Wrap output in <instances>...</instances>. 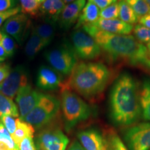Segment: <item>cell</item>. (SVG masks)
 Listing matches in <instances>:
<instances>
[{"label":"cell","mask_w":150,"mask_h":150,"mask_svg":"<svg viewBox=\"0 0 150 150\" xmlns=\"http://www.w3.org/2000/svg\"><path fill=\"white\" fill-rule=\"evenodd\" d=\"M138 22H139L140 24H142V25L150 29V14L140 17L138 19Z\"/></svg>","instance_id":"38"},{"label":"cell","mask_w":150,"mask_h":150,"mask_svg":"<svg viewBox=\"0 0 150 150\" xmlns=\"http://www.w3.org/2000/svg\"><path fill=\"white\" fill-rule=\"evenodd\" d=\"M77 137L81 145L86 150H111L107 138L96 129L80 131Z\"/></svg>","instance_id":"13"},{"label":"cell","mask_w":150,"mask_h":150,"mask_svg":"<svg viewBox=\"0 0 150 150\" xmlns=\"http://www.w3.org/2000/svg\"><path fill=\"white\" fill-rule=\"evenodd\" d=\"M147 49L148 53H149V55L150 56V41L147 44Z\"/></svg>","instance_id":"42"},{"label":"cell","mask_w":150,"mask_h":150,"mask_svg":"<svg viewBox=\"0 0 150 150\" xmlns=\"http://www.w3.org/2000/svg\"><path fill=\"white\" fill-rule=\"evenodd\" d=\"M42 93L33 89L31 85L23 86L19 90L16 103L20 112V119L22 120L34 108L40 100Z\"/></svg>","instance_id":"11"},{"label":"cell","mask_w":150,"mask_h":150,"mask_svg":"<svg viewBox=\"0 0 150 150\" xmlns=\"http://www.w3.org/2000/svg\"><path fill=\"white\" fill-rule=\"evenodd\" d=\"M0 45L4 48L8 57H12L14 55L16 52V44L13 38L10 35L3 33V38Z\"/></svg>","instance_id":"30"},{"label":"cell","mask_w":150,"mask_h":150,"mask_svg":"<svg viewBox=\"0 0 150 150\" xmlns=\"http://www.w3.org/2000/svg\"><path fill=\"white\" fill-rule=\"evenodd\" d=\"M33 133L34 128L30 124L18 118L16 129L13 134L11 135V138L13 140L15 144L19 146L24 138L29 136L33 137Z\"/></svg>","instance_id":"21"},{"label":"cell","mask_w":150,"mask_h":150,"mask_svg":"<svg viewBox=\"0 0 150 150\" xmlns=\"http://www.w3.org/2000/svg\"><path fill=\"white\" fill-rule=\"evenodd\" d=\"M139 90L136 81L129 73L124 72L116 79L109 97L110 116L116 125L129 127L139 120Z\"/></svg>","instance_id":"2"},{"label":"cell","mask_w":150,"mask_h":150,"mask_svg":"<svg viewBox=\"0 0 150 150\" xmlns=\"http://www.w3.org/2000/svg\"><path fill=\"white\" fill-rule=\"evenodd\" d=\"M119 17V4L114 3L100 11L99 18L105 20L117 19Z\"/></svg>","instance_id":"29"},{"label":"cell","mask_w":150,"mask_h":150,"mask_svg":"<svg viewBox=\"0 0 150 150\" xmlns=\"http://www.w3.org/2000/svg\"><path fill=\"white\" fill-rule=\"evenodd\" d=\"M36 1H38V2L40 3V4H42L45 1V0H36Z\"/></svg>","instance_id":"45"},{"label":"cell","mask_w":150,"mask_h":150,"mask_svg":"<svg viewBox=\"0 0 150 150\" xmlns=\"http://www.w3.org/2000/svg\"><path fill=\"white\" fill-rule=\"evenodd\" d=\"M145 1L147 2L148 6H149V13H150V0H145Z\"/></svg>","instance_id":"44"},{"label":"cell","mask_w":150,"mask_h":150,"mask_svg":"<svg viewBox=\"0 0 150 150\" xmlns=\"http://www.w3.org/2000/svg\"><path fill=\"white\" fill-rule=\"evenodd\" d=\"M17 120L18 118L12 115H4L0 119V122L3 124L5 128L7 129L11 136L13 134L17 127Z\"/></svg>","instance_id":"31"},{"label":"cell","mask_w":150,"mask_h":150,"mask_svg":"<svg viewBox=\"0 0 150 150\" xmlns=\"http://www.w3.org/2000/svg\"><path fill=\"white\" fill-rule=\"evenodd\" d=\"M14 150H20V148H19V146L18 145H16V148H15Z\"/></svg>","instance_id":"46"},{"label":"cell","mask_w":150,"mask_h":150,"mask_svg":"<svg viewBox=\"0 0 150 150\" xmlns=\"http://www.w3.org/2000/svg\"><path fill=\"white\" fill-rule=\"evenodd\" d=\"M99 14L100 11L98 7L91 1H88L81 11L75 29L95 23L99 18Z\"/></svg>","instance_id":"17"},{"label":"cell","mask_w":150,"mask_h":150,"mask_svg":"<svg viewBox=\"0 0 150 150\" xmlns=\"http://www.w3.org/2000/svg\"><path fill=\"white\" fill-rule=\"evenodd\" d=\"M117 0H88V1L93 3L100 9H104L108 6L115 3Z\"/></svg>","instance_id":"36"},{"label":"cell","mask_w":150,"mask_h":150,"mask_svg":"<svg viewBox=\"0 0 150 150\" xmlns=\"http://www.w3.org/2000/svg\"><path fill=\"white\" fill-rule=\"evenodd\" d=\"M134 37L138 42L142 44H147L150 41V29L138 24L134 27Z\"/></svg>","instance_id":"28"},{"label":"cell","mask_w":150,"mask_h":150,"mask_svg":"<svg viewBox=\"0 0 150 150\" xmlns=\"http://www.w3.org/2000/svg\"><path fill=\"white\" fill-rule=\"evenodd\" d=\"M60 108L61 102L55 96L42 94L36 106L22 120L30 124L33 128L41 129L54 120Z\"/></svg>","instance_id":"5"},{"label":"cell","mask_w":150,"mask_h":150,"mask_svg":"<svg viewBox=\"0 0 150 150\" xmlns=\"http://www.w3.org/2000/svg\"><path fill=\"white\" fill-rule=\"evenodd\" d=\"M118 4L120 20L131 25L138 22L139 18L125 0H120Z\"/></svg>","instance_id":"23"},{"label":"cell","mask_w":150,"mask_h":150,"mask_svg":"<svg viewBox=\"0 0 150 150\" xmlns=\"http://www.w3.org/2000/svg\"><path fill=\"white\" fill-rule=\"evenodd\" d=\"M21 4V11L22 13L35 16L40 11L41 4L36 0H20Z\"/></svg>","instance_id":"26"},{"label":"cell","mask_w":150,"mask_h":150,"mask_svg":"<svg viewBox=\"0 0 150 150\" xmlns=\"http://www.w3.org/2000/svg\"><path fill=\"white\" fill-rule=\"evenodd\" d=\"M124 140L129 150H150V122L129 126L124 134Z\"/></svg>","instance_id":"8"},{"label":"cell","mask_w":150,"mask_h":150,"mask_svg":"<svg viewBox=\"0 0 150 150\" xmlns=\"http://www.w3.org/2000/svg\"><path fill=\"white\" fill-rule=\"evenodd\" d=\"M45 47V45L33 28L31 35L25 47L26 56L29 59L32 60L36 56L38 52H40Z\"/></svg>","instance_id":"20"},{"label":"cell","mask_w":150,"mask_h":150,"mask_svg":"<svg viewBox=\"0 0 150 150\" xmlns=\"http://www.w3.org/2000/svg\"><path fill=\"white\" fill-rule=\"evenodd\" d=\"M16 5L17 0H0V12L13 8Z\"/></svg>","instance_id":"35"},{"label":"cell","mask_w":150,"mask_h":150,"mask_svg":"<svg viewBox=\"0 0 150 150\" xmlns=\"http://www.w3.org/2000/svg\"><path fill=\"white\" fill-rule=\"evenodd\" d=\"M141 116L146 121L150 122V79H145L139 90Z\"/></svg>","instance_id":"18"},{"label":"cell","mask_w":150,"mask_h":150,"mask_svg":"<svg viewBox=\"0 0 150 150\" xmlns=\"http://www.w3.org/2000/svg\"><path fill=\"white\" fill-rule=\"evenodd\" d=\"M67 150H86L83 147V146L81 145V143L78 141H74L71 144Z\"/></svg>","instance_id":"39"},{"label":"cell","mask_w":150,"mask_h":150,"mask_svg":"<svg viewBox=\"0 0 150 150\" xmlns=\"http://www.w3.org/2000/svg\"><path fill=\"white\" fill-rule=\"evenodd\" d=\"M95 39L108 59L150 70V56L147 47L132 35L113 34L97 29L93 24L83 27Z\"/></svg>","instance_id":"1"},{"label":"cell","mask_w":150,"mask_h":150,"mask_svg":"<svg viewBox=\"0 0 150 150\" xmlns=\"http://www.w3.org/2000/svg\"><path fill=\"white\" fill-rule=\"evenodd\" d=\"M107 140L111 150H129L120 137L112 129L108 132Z\"/></svg>","instance_id":"27"},{"label":"cell","mask_w":150,"mask_h":150,"mask_svg":"<svg viewBox=\"0 0 150 150\" xmlns=\"http://www.w3.org/2000/svg\"><path fill=\"white\" fill-rule=\"evenodd\" d=\"M6 115L18 117L20 113L18 108L13 99L0 92V119L2 116Z\"/></svg>","instance_id":"22"},{"label":"cell","mask_w":150,"mask_h":150,"mask_svg":"<svg viewBox=\"0 0 150 150\" xmlns=\"http://www.w3.org/2000/svg\"><path fill=\"white\" fill-rule=\"evenodd\" d=\"M1 62H2V61H1V60H0V63H1Z\"/></svg>","instance_id":"47"},{"label":"cell","mask_w":150,"mask_h":150,"mask_svg":"<svg viewBox=\"0 0 150 150\" xmlns=\"http://www.w3.org/2000/svg\"><path fill=\"white\" fill-rule=\"evenodd\" d=\"M138 18L149 14V8L145 0H125Z\"/></svg>","instance_id":"25"},{"label":"cell","mask_w":150,"mask_h":150,"mask_svg":"<svg viewBox=\"0 0 150 150\" xmlns=\"http://www.w3.org/2000/svg\"><path fill=\"white\" fill-rule=\"evenodd\" d=\"M111 77L110 69L102 62H81L73 69L62 88H67L82 97L92 99L104 91Z\"/></svg>","instance_id":"3"},{"label":"cell","mask_w":150,"mask_h":150,"mask_svg":"<svg viewBox=\"0 0 150 150\" xmlns=\"http://www.w3.org/2000/svg\"><path fill=\"white\" fill-rule=\"evenodd\" d=\"M28 24V17L23 13H18L8 18L4 23L1 30L20 44L23 41Z\"/></svg>","instance_id":"14"},{"label":"cell","mask_w":150,"mask_h":150,"mask_svg":"<svg viewBox=\"0 0 150 150\" xmlns=\"http://www.w3.org/2000/svg\"><path fill=\"white\" fill-rule=\"evenodd\" d=\"M33 29L40 38L45 47L48 46L54 40L56 30L54 22L52 21L46 20L45 22L38 24L33 27Z\"/></svg>","instance_id":"19"},{"label":"cell","mask_w":150,"mask_h":150,"mask_svg":"<svg viewBox=\"0 0 150 150\" xmlns=\"http://www.w3.org/2000/svg\"><path fill=\"white\" fill-rule=\"evenodd\" d=\"M72 46L76 56L83 60L98 58L102 50L95 39L83 30H76L71 35Z\"/></svg>","instance_id":"7"},{"label":"cell","mask_w":150,"mask_h":150,"mask_svg":"<svg viewBox=\"0 0 150 150\" xmlns=\"http://www.w3.org/2000/svg\"><path fill=\"white\" fill-rule=\"evenodd\" d=\"M20 11H21V8L20 6H16L12 9H9L8 11H1L0 12V27L11 17L18 14Z\"/></svg>","instance_id":"33"},{"label":"cell","mask_w":150,"mask_h":150,"mask_svg":"<svg viewBox=\"0 0 150 150\" xmlns=\"http://www.w3.org/2000/svg\"><path fill=\"white\" fill-rule=\"evenodd\" d=\"M86 4V0H76L65 6L59 18V27L68 29L79 18L81 11Z\"/></svg>","instance_id":"15"},{"label":"cell","mask_w":150,"mask_h":150,"mask_svg":"<svg viewBox=\"0 0 150 150\" xmlns=\"http://www.w3.org/2000/svg\"><path fill=\"white\" fill-rule=\"evenodd\" d=\"M2 38H3V33L0 32V44H1V40H2Z\"/></svg>","instance_id":"43"},{"label":"cell","mask_w":150,"mask_h":150,"mask_svg":"<svg viewBox=\"0 0 150 150\" xmlns=\"http://www.w3.org/2000/svg\"><path fill=\"white\" fill-rule=\"evenodd\" d=\"M28 70L23 65L15 67L8 76L0 83V92L9 98L13 99L19 90L28 84Z\"/></svg>","instance_id":"10"},{"label":"cell","mask_w":150,"mask_h":150,"mask_svg":"<svg viewBox=\"0 0 150 150\" xmlns=\"http://www.w3.org/2000/svg\"><path fill=\"white\" fill-rule=\"evenodd\" d=\"M34 143L36 150H65L69 139L59 129H46L37 135Z\"/></svg>","instance_id":"9"},{"label":"cell","mask_w":150,"mask_h":150,"mask_svg":"<svg viewBox=\"0 0 150 150\" xmlns=\"http://www.w3.org/2000/svg\"><path fill=\"white\" fill-rule=\"evenodd\" d=\"M65 4L62 0H52V11L50 21L55 23L59 20L60 14L65 7Z\"/></svg>","instance_id":"32"},{"label":"cell","mask_w":150,"mask_h":150,"mask_svg":"<svg viewBox=\"0 0 150 150\" xmlns=\"http://www.w3.org/2000/svg\"><path fill=\"white\" fill-rule=\"evenodd\" d=\"M91 24L101 31L113 34L129 35L134 29L133 25L127 24L117 18L111 20L99 18L95 23Z\"/></svg>","instance_id":"16"},{"label":"cell","mask_w":150,"mask_h":150,"mask_svg":"<svg viewBox=\"0 0 150 150\" xmlns=\"http://www.w3.org/2000/svg\"><path fill=\"white\" fill-rule=\"evenodd\" d=\"M61 106L65 129L70 131L78 124L91 117V108L77 94L67 88L61 89Z\"/></svg>","instance_id":"4"},{"label":"cell","mask_w":150,"mask_h":150,"mask_svg":"<svg viewBox=\"0 0 150 150\" xmlns=\"http://www.w3.org/2000/svg\"><path fill=\"white\" fill-rule=\"evenodd\" d=\"M20 150H36L33 137L29 136L24 138L19 145Z\"/></svg>","instance_id":"34"},{"label":"cell","mask_w":150,"mask_h":150,"mask_svg":"<svg viewBox=\"0 0 150 150\" xmlns=\"http://www.w3.org/2000/svg\"><path fill=\"white\" fill-rule=\"evenodd\" d=\"M7 57H8V56H7L6 53V52L4 51V48L1 47V45H0V60L1 61H3Z\"/></svg>","instance_id":"40"},{"label":"cell","mask_w":150,"mask_h":150,"mask_svg":"<svg viewBox=\"0 0 150 150\" xmlns=\"http://www.w3.org/2000/svg\"><path fill=\"white\" fill-rule=\"evenodd\" d=\"M11 72V67L8 65L0 64V83L8 76Z\"/></svg>","instance_id":"37"},{"label":"cell","mask_w":150,"mask_h":150,"mask_svg":"<svg viewBox=\"0 0 150 150\" xmlns=\"http://www.w3.org/2000/svg\"><path fill=\"white\" fill-rule=\"evenodd\" d=\"M63 84V76L52 67L42 65L37 74L36 85L44 91H54L62 88Z\"/></svg>","instance_id":"12"},{"label":"cell","mask_w":150,"mask_h":150,"mask_svg":"<svg viewBox=\"0 0 150 150\" xmlns=\"http://www.w3.org/2000/svg\"><path fill=\"white\" fill-rule=\"evenodd\" d=\"M62 1L64 2V4H68L72 3V2H73V1H76V0H62Z\"/></svg>","instance_id":"41"},{"label":"cell","mask_w":150,"mask_h":150,"mask_svg":"<svg viewBox=\"0 0 150 150\" xmlns=\"http://www.w3.org/2000/svg\"><path fill=\"white\" fill-rule=\"evenodd\" d=\"M45 56L52 68L61 75H70L77 64V56L72 45L67 42L48 50Z\"/></svg>","instance_id":"6"},{"label":"cell","mask_w":150,"mask_h":150,"mask_svg":"<svg viewBox=\"0 0 150 150\" xmlns=\"http://www.w3.org/2000/svg\"><path fill=\"white\" fill-rule=\"evenodd\" d=\"M16 145L11 134L0 122V150H14Z\"/></svg>","instance_id":"24"}]
</instances>
